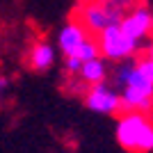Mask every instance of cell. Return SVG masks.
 I'll return each mask as SVG.
<instances>
[{"label":"cell","instance_id":"obj_14","mask_svg":"<svg viewBox=\"0 0 153 153\" xmlns=\"http://www.w3.org/2000/svg\"><path fill=\"white\" fill-rule=\"evenodd\" d=\"M151 39H153V34H151Z\"/></svg>","mask_w":153,"mask_h":153},{"label":"cell","instance_id":"obj_13","mask_svg":"<svg viewBox=\"0 0 153 153\" xmlns=\"http://www.w3.org/2000/svg\"><path fill=\"white\" fill-rule=\"evenodd\" d=\"M9 89H12V80L5 76V73H0V105L5 103L7 94H9Z\"/></svg>","mask_w":153,"mask_h":153},{"label":"cell","instance_id":"obj_1","mask_svg":"<svg viewBox=\"0 0 153 153\" xmlns=\"http://www.w3.org/2000/svg\"><path fill=\"white\" fill-rule=\"evenodd\" d=\"M114 85L123 101V112H153V82L140 66L137 57L119 62L112 71Z\"/></svg>","mask_w":153,"mask_h":153},{"label":"cell","instance_id":"obj_9","mask_svg":"<svg viewBox=\"0 0 153 153\" xmlns=\"http://www.w3.org/2000/svg\"><path fill=\"white\" fill-rule=\"evenodd\" d=\"M73 78L82 85L85 89H87V87H94V85H101V82H108L110 80V62L103 57V55H98V57L85 62L82 69L78 71Z\"/></svg>","mask_w":153,"mask_h":153},{"label":"cell","instance_id":"obj_5","mask_svg":"<svg viewBox=\"0 0 153 153\" xmlns=\"http://www.w3.org/2000/svg\"><path fill=\"white\" fill-rule=\"evenodd\" d=\"M82 103L89 112L103 117H119L123 112V101L121 94L112 82H101L94 87H87L82 94Z\"/></svg>","mask_w":153,"mask_h":153},{"label":"cell","instance_id":"obj_4","mask_svg":"<svg viewBox=\"0 0 153 153\" xmlns=\"http://www.w3.org/2000/svg\"><path fill=\"white\" fill-rule=\"evenodd\" d=\"M121 16H123L121 12H117L114 7H110L103 0H87L78 9V21L87 27V32L91 37H98L108 27L117 25L121 21Z\"/></svg>","mask_w":153,"mask_h":153},{"label":"cell","instance_id":"obj_8","mask_svg":"<svg viewBox=\"0 0 153 153\" xmlns=\"http://www.w3.org/2000/svg\"><path fill=\"white\" fill-rule=\"evenodd\" d=\"M57 46L51 44L48 39H37L34 44L30 46V51H27V66L30 71L34 73H46V71H51L57 62Z\"/></svg>","mask_w":153,"mask_h":153},{"label":"cell","instance_id":"obj_2","mask_svg":"<svg viewBox=\"0 0 153 153\" xmlns=\"http://www.w3.org/2000/svg\"><path fill=\"white\" fill-rule=\"evenodd\" d=\"M114 137L128 153L153 151V119L146 112H121L117 117Z\"/></svg>","mask_w":153,"mask_h":153},{"label":"cell","instance_id":"obj_6","mask_svg":"<svg viewBox=\"0 0 153 153\" xmlns=\"http://www.w3.org/2000/svg\"><path fill=\"white\" fill-rule=\"evenodd\" d=\"M119 25H121L133 39H137V41L144 44V41L153 34V12H151V7L140 0V2L133 5L128 12H123Z\"/></svg>","mask_w":153,"mask_h":153},{"label":"cell","instance_id":"obj_7","mask_svg":"<svg viewBox=\"0 0 153 153\" xmlns=\"http://www.w3.org/2000/svg\"><path fill=\"white\" fill-rule=\"evenodd\" d=\"M87 39H91V34L87 32V27H85L78 19H73V21H69V23H64V25L59 27L57 44L55 46H57V51L62 53V57H66V55H73Z\"/></svg>","mask_w":153,"mask_h":153},{"label":"cell","instance_id":"obj_3","mask_svg":"<svg viewBox=\"0 0 153 153\" xmlns=\"http://www.w3.org/2000/svg\"><path fill=\"white\" fill-rule=\"evenodd\" d=\"M96 44H98V51H101L103 57L108 59V62H114V64L137 57L140 51L144 48V44L137 41V39H133L119 23L108 27L105 32H101L96 37Z\"/></svg>","mask_w":153,"mask_h":153},{"label":"cell","instance_id":"obj_11","mask_svg":"<svg viewBox=\"0 0 153 153\" xmlns=\"http://www.w3.org/2000/svg\"><path fill=\"white\" fill-rule=\"evenodd\" d=\"M137 62H140V66L144 69V73L151 78V82H153V41H151V44H146V46L140 51Z\"/></svg>","mask_w":153,"mask_h":153},{"label":"cell","instance_id":"obj_10","mask_svg":"<svg viewBox=\"0 0 153 153\" xmlns=\"http://www.w3.org/2000/svg\"><path fill=\"white\" fill-rule=\"evenodd\" d=\"M101 55V51H98V44H96V37L87 39L80 48H78L73 55H66V57H62V66H64V73H69V76H76L78 71L82 69L85 62H89V59L98 57Z\"/></svg>","mask_w":153,"mask_h":153},{"label":"cell","instance_id":"obj_12","mask_svg":"<svg viewBox=\"0 0 153 153\" xmlns=\"http://www.w3.org/2000/svg\"><path fill=\"white\" fill-rule=\"evenodd\" d=\"M103 2H108L110 7H114L117 12H121V14H123V12H128L133 5H137L140 0H103Z\"/></svg>","mask_w":153,"mask_h":153}]
</instances>
